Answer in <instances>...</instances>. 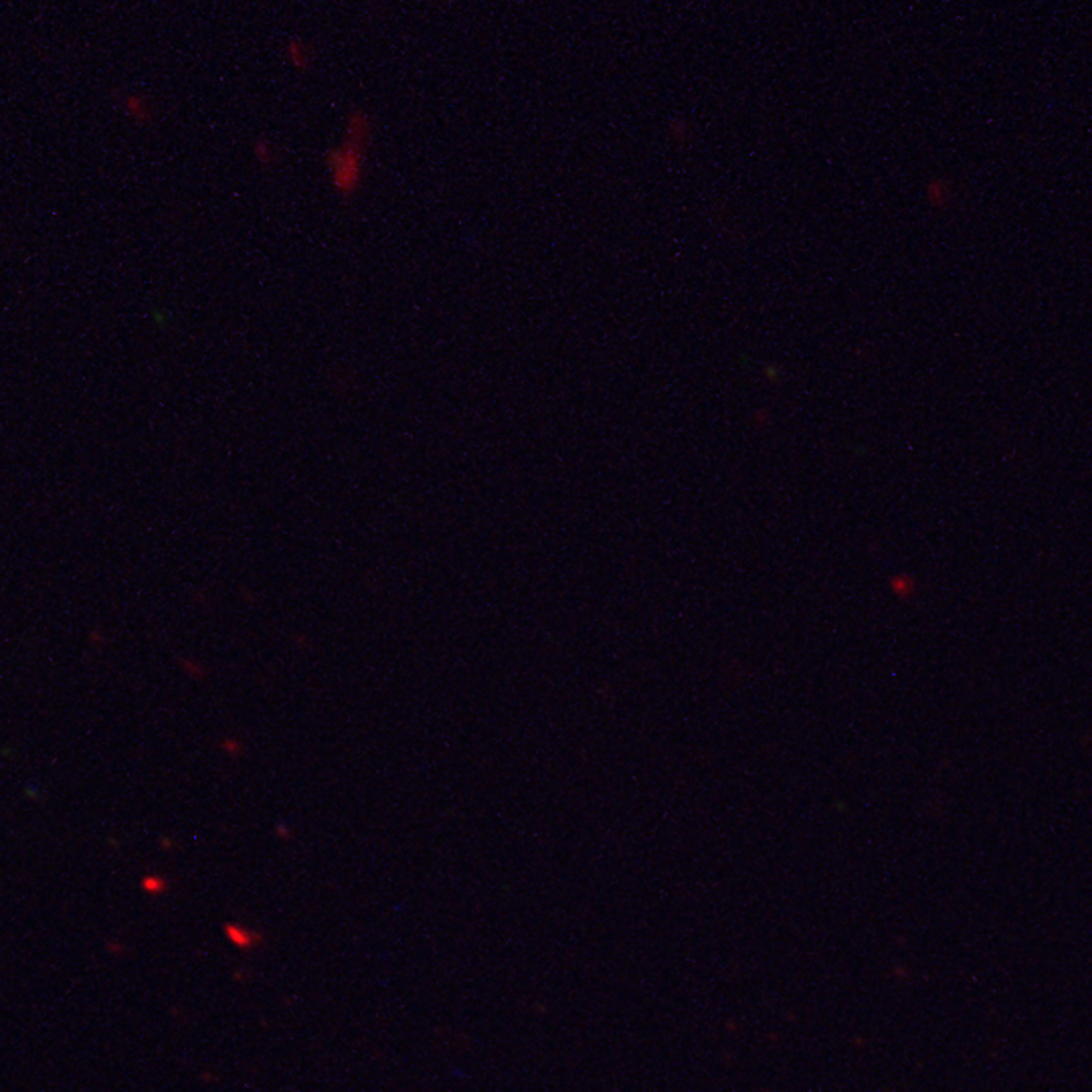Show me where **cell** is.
I'll return each mask as SVG.
<instances>
[{
    "label": "cell",
    "instance_id": "obj_1",
    "mask_svg": "<svg viewBox=\"0 0 1092 1092\" xmlns=\"http://www.w3.org/2000/svg\"><path fill=\"white\" fill-rule=\"evenodd\" d=\"M374 132L376 123L370 112L354 106L346 114L341 142L326 149L322 156L328 184L342 203H352L363 191Z\"/></svg>",
    "mask_w": 1092,
    "mask_h": 1092
},
{
    "label": "cell",
    "instance_id": "obj_3",
    "mask_svg": "<svg viewBox=\"0 0 1092 1092\" xmlns=\"http://www.w3.org/2000/svg\"><path fill=\"white\" fill-rule=\"evenodd\" d=\"M286 61L296 71L306 73V71L312 69L314 61H316V51H314V47L308 43L306 39L293 37L286 43Z\"/></svg>",
    "mask_w": 1092,
    "mask_h": 1092
},
{
    "label": "cell",
    "instance_id": "obj_2",
    "mask_svg": "<svg viewBox=\"0 0 1092 1092\" xmlns=\"http://www.w3.org/2000/svg\"><path fill=\"white\" fill-rule=\"evenodd\" d=\"M120 108L125 118L138 125H149L156 120L154 101L140 92H125L120 96Z\"/></svg>",
    "mask_w": 1092,
    "mask_h": 1092
},
{
    "label": "cell",
    "instance_id": "obj_4",
    "mask_svg": "<svg viewBox=\"0 0 1092 1092\" xmlns=\"http://www.w3.org/2000/svg\"><path fill=\"white\" fill-rule=\"evenodd\" d=\"M254 158L258 160L259 166L263 168H271L276 166V162L280 160V152L276 149V144L267 138H259L254 142Z\"/></svg>",
    "mask_w": 1092,
    "mask_h": 1092
}]
</instances>
